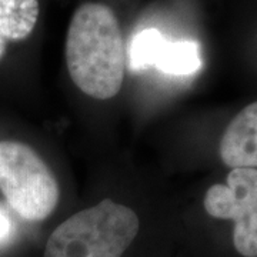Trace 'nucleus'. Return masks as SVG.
<instances>
[{"instance_id": "f257e3e1", "label": "nucleus", "mask_w": 257, "mask_h": 257, "mask_svg": "<svg viewBox=\"0 0 257 257\" xmlns=\"http://www.w3.org/2000/svg\"><path fill=\"white\" fill-rule=\"evenodd\" d=\"M66 64L72 82L93 99L109 100L120 92L126 47L110 8L84 3L74 12L66 37Z\"/></svg>"}, {"instance_id": "20e7f679", "label": "nucleus", "mask_w": 257, "mask_h": 257, "mask_svg": "<svg viewBox=\"0 0 257 257\" xmlns=\"http://www.w3.org/2000/svg\"><path fill=\"white\" fill-rule=\"evenodd\" d=\"M126 64L132 72L156 67L172 76H189L202 67L199 43L192 40L170 42L157 29L149 28L132 37Z\"/></svg>"}, {"instance_id": "7ed1b4c3", "label": "nucleus", "mask_w": 257, "mask_h": 257, "mask_svg": "<svg viewBox=\"0 0 257 257\" xmlns=\"http://www.w3.org/2000/svg\"><path fill=\"white\" fill-rule=\"evenodd\" d=\"M0 190L22 219L42 221L55 211L59 184L36 152L20 142H0Z\"/></svg>"}, {"instance_id": "6e6552de", "label": "nucleus", "mask_w": 257, "mask_h": 257, "mask_svg": "<svg viewBox=\"0 0 257 257\" xmlns=\"http://www.w3.org/2000/svg\"><path fill=\"white\" fill-rule=\"evenodd\" d=\"M233 244L243 257H257V204L234 221Z\"/></svg>"}, {"instance_id": "39448f33", "label": "nucleus", "mask_w": 257, "mask_h": 257, "mask_svg": "<svg viewBox=\"0 0 257 257\" xmlns=\"http://www.w3.org/2000/svg\"><path fill=\"white\" fill-rule=\"evenodd\" d=\"M257 204V169H230L226 183L213 184L203 206L207 214L220 220L236 221Z\"/></svg>"}, {"instance_id": "0eeeda50", "label": "nucleus", "mask_w": 257, "mask_h": 257, "mask_svg": "<svg viewBox=\"0 0 257 257\" xmlns=\"http://www.w3.org/2000/svg\"><path fill=\"white\" fill-rule=\"evenodd\" d=\"M39 19V0H0V60L9 42L28 39Z\"/></svg>"}, {"instance_id": "423d86ee", "label": "nucleus", "mask_w": 257, "mask_h": 257, "mask_svg": "<svg viewBox=\"0 0 257 257\" xmlns=\"http://www.w3.org/2000/svg\"><path fill=\"white\" fill-rule=\"evenodd\" d=\"M219 155L230 169H257V101L231 119L220 139Z\"/></svg>"}, {"instance_id": "1a4fd4ad", "label": "nucleus", "mask_w": 257, "mask_h": 257, "mask_svg": "<svg viewBox=\"0 0 257 257\" xmlns=\"http://www.w3.org/2000/svg\"><path fill=\"white\" fill-rule=\"evenodd\" d=\"M13 231V221L10 220L9 214L0 209V244L8 241Z\"/></svg>"}, {"instance_id": "f03ea898", "label": "nucleus", "mask_w": 257, "mask_h": 257, "mask_svg": "<svg viewBox=\"0 0 257 257\" xmlns=\"http://www.w3.org/2000/svg\"><path fill=\"white\" fill-rule=\"evenodd\" d=\"M139 229L140 220L130 207L104 199L56 227L45 257H121Z\"/></svg>"}]
</instances>
